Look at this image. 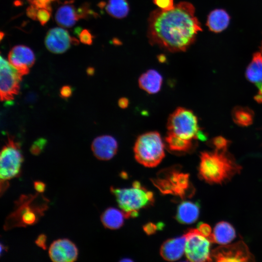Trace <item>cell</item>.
I'll return each instance as SVG.
<instances>
[{"mask_svg":"<svg viewBox=\"0 0 262 262\" xmlns=\"http://www.w3.org/2000/svg\"><path fill=\"white\" fill-rule=\"evenodd\" d=\"M235 237V230L232 226L227 222L221 221L214 227L209 240L212 243L225 245L232 241Z\"/></svg>","mask_w":262,"mask_h":262,"instance_id":"20","label":"cell"},{"mask_svg":"<svg viewBox=\"0 0 262 262\" xmlns=\"http://www.w3.org/2000/svg\"><path fill=\"white\" fill-rule=\"evenodd\" d=\"M163 77L154 69H149L143 73L138 79L140 88L150 94L158 92L162 87Z\"/></svg>","mask_w":262,"mask_h":262,"instance_id":"19","label":"cell"},{"mask_svg":"<svg viewBox=\"0 0 262 262\" xmlns=\"http://www.w3.org/2000/svg\"><path fill=\"white\" fill-rule=\"evenodd\" d=\"M125 218L126 217L123 211L114 207L106 209L100 216L103 226L111 229H116L121 227Z\"/></svg>","mask_w":262,"mask_h":262,"instance_id":"22","label":"cell"},{"mask_svg":"<svg viewBox=\"0 0 262 262\" xmlns=\"http://www.w3.org/2000/svg\"><path fill=\"white\" fill-rule=\"evenodd\" d=\"M185 235V254L189 261L202 262L213 261L210 251L211 242L197 229H189Z\"/></svg>","mask_w":262,"mask_h":262,"instance_id":"9","label":"cell"},{"mask_svg":"<svg viewBox=\"0 0 262 262\" xmlns=\"http://www.w3.org/2000/svg\"><path fill=\"white\" fill-rule=\"evenodd\" d=\"M110 190L126 218L135 217L139 210L151 205L154 201L152 192L142 186L138 181L133 182L132 187H111Z\"/></svg>","mask_w":262,"mask_h":262,"instance_id":"4","label":"cell"},{"mask_svg":"<svg viewBox=\"0 0 262 262\" xmlns=\"http://www.w3.org/2000/svg\"><path fill=\"white\" fill-rule=\"evenodd\" d=\"M0 62V99L3 101H11L19 92L22 75L2 56Z\"/></svg>","mask_w":262,"mask_h":262,"instance_id":"10","label":"cell"},{"mask_svg":"<svg viewBox=\"0 0 262 262\" xmlns=\"http://www.w3.org/2000/svg\"><path fill=\"white\" fill-rule=\"evenodd\" d=\"M20 145L13 138L8 136L0 156V177L1 182H7L19 175L23 162Z\"/></svg>","mask_w":262,"mask_h":262,"instance_id":"7","label":"cell"},{"mask_svg":"<svg viewBox=\"0 0 262 262\" xmlns=\"http://www.w3.org/2000/svg\"><path fill=\"white\" fill-rule=\"evenodd\" d=\"M261 52L262 54V45H261Z\"/></svg>","mask_w":262,"mask_h":262,"instance_id":"42","label":"cell"},{"mask_svg":"<svg viewBox=\"0 0 262 262\" xmlns=\"http://www.w3.org/2000/svg\"><path fill=\"white\" fill-rule=\"evenodd\" d=\"M93 12L86 5L76 8L72 2H66L57 9L55 19L61 26L70 28L75 24L79 19L85 18Z\"/></svg>","mask_w":262,"mask_h":262,"instance_id":"12","label":"cell"},{"mask_svg":"<svg viewBox=\"0 0 262 262\" xmlns=\"http://www.w3.org/2000/svg\"><path fill=\"white\" fill-rule=\"evenodd\" d=\"M129 100L126 98H121L118 101V105L122 109L126 108L129 105Z\"/></svg>","mask_w":262,"mask_h":262,"instance_id":"37","label":"cell"},{"mask_svg":"<svg viewBox=\"0 0 262 262\" xmlns=\"http://www.w3.org/2000/svg\"><path fill=\"white\" fill-rule=\"evenodd\" d=\"M33 186L37 192L41 193L45 190L46 185L43 181L37 180L33 182Z\"/></svg>","mask_w":262,"mask_h":262,"instance_id":"36","label":"cell"},{"mask_svg":"<svg viewBox=\"0 0 262 262\" xmlns=\"http://www.w3.org/2000/svg\"><path fill=\"white\" fill-rule=\"evenodd\" d=\"M49 255L54 262H72L77 260L78 249L70 240L59 239L51 243L49 249Z\"/></svg>","mask_w":262,"mask_h":262,"instance_id":"14","label":"cell"},{"mask_svg":"<svg viewBox=\"0 0 262 262\" xmlns=\"http://www.w3.org/2000/svg\"><path fill=\"white\" fill-rule=\"evenodd\" d=\"M8 58L11 65L22 76L29 73L35 60L33 50L24 45L14 46L9 51Z\"/></svg>","mask_w":262,"mask_h":262,"instance_id":"15","label":"cell"},{"mask_svg":"<svg viewBox=\"0 0 262 262\" xmlns=\"http://www.w3.org/2000/svg\"><path fill=\"white\" fill-rule=\"evenodd\" d=\"M38 196V194L21 196L16 202L15 210L6 219L4 229L27 227L36 223L48 208V200L44 198L39 202Z\"/></svg>","mask_w":262,"mask_h":262,"instance_id":"3","label":"cell"},{"mask_svg":"<svg viewBox=\"0 0 262 262\" xmlns=\"http://www.w3.org/2000/svg\"><path fill=\"white\" fill-rule=\"evenodd\" d=\"M241 170V166L226 150L201 153L199 176L207 183L222 184L239 173Z\"/></svg>","mask_w":262,"mask_h":262,"instance_id":"2","label":"cell"},{"mask_svg":"<svg viewBox=\"0 0 262 262\" xmlns=\"http://www.w3.org/2000/svg\"><path fill=\"white\" fill-rule=\"evenodd\" d=\"M35 243L38 247L46 250L47 249V236L44 234L39 235L35 241Z\"/></svg>","mask_w":262,"mask_h":262,"instance_id":"34","label":"cell"},{"mask_svg":"<svg viewBox=\"0 0 262 262\" xmlns=\"http://www.w3.org/2000/svg\"><path fill=\"white\" fill-rule=\"evenodd\" d=\"M196 138L198 139L201 141H205L207 137L205 134L201 131L199 130L196 135Z\"/></svg>","mask_w":262,"mask_h":262,"instance_id":"38","label":"cell"},{"mask_svg":"<svg viewBox=\"0 0 262 262\" xmlns=\"http://www.w3.org/2000/svg\"><path fill=\"white\" fill-rule=\"evenodd\" d=\"M199 214V205L197 202L184 201L178 207L176 219L181 224H190L197 219Z\"/></svg>","mask_w":262,"mask_h":262,"instance_id":"18","label":"cell"},{"mask_svg":"<svg viewBox=\"0 0 262 262\" xmlns=\"http://www.w3.org/2000/svg\"><path fill=\"white\" fill-rule=\"evenodd\" d=\"M201 31L195 7L188 2H180L169 10H154L148 19L150 43L172 52L186 50Z\"/></svg>","mask_w":262,"mask_h":262,"instance_id":"1","label":"cell"},{"mask_svg":"<svg viewBox=\"0 0 262 262\" xmlns=\"http://www.w3.org/2000/svg\"><path fill=\"white\" fill-rule=\"evenodd\" d=\"M246 76L248 81L253 83L262 82V54L261 52L253 54L252 61L246 68Z\"/></svg>","mask_w":262,"mask_h":262,"instance_id":"24","label":"cell"},{"mask_svg":"<svg viewBox=\"0 0 262 262\" xmlns=\"http://www.w3.org/2000/svg\"><path fill=\"white\" fill-rule=\"evenodd\" d=\"M185 234L166 240L160 248L161 256L168 261H175L180 259L185 252Z\"/></svg>","mask_w":262,"mask_h":262,"instance_id":"17","label":"cell"},{"mask_svg":"<svg viewBox=\"0 0 262 262\" xmlns=\"http://www.w3.org/2000/svg\"><path fill=\"white\" fill-rule=\"evenodd\" d=\"M154 3L159 9L162 10H169L174 7L173 0H153Z\"/></svg>","mask_w":262,"mask_h":262,"instance_id":"30","label":"cell"},{"mask_svg":"<svg viewBox=\"0 0 262 262\" xmlns=\"http://www.w3.org/2000/svg\"><path fill=\"white\" fill-rule=\"evenodd\" d=\"M60 93L62 98H67L72 95V89L70 86H64L60 89Z\"/></svg>","mask_w":262,"mask_h":262,"instance_id":"35","label":"cell"},{"mask_svg":"<svg viewBox=\"0 0 262 262\" xmlns=\"http://www.w3.org/2000/svg\"><path fill=\"white\" fill-rule=\"evenodd\" d=\"M229 21V16L225 10L216 9L212 11L208 15L206 25L211 31L217 33L226 29Z\"/></svg>","mask_w":262,"mask_h":262,"instance_id":"21","label":"cell"},{"mask_svg":"<svg viewBox=\"0 0 262 262\" xmlns=\"http://www.w3.org/2000/svg\"><path fill=\"white\" fill-rule=\"evenodd\" d=\"M197 229L202 235L209 240L212 233L211 228L208 224L200 223L197 225Z\"/></svg>","mask_w":262,"mask_h":262,"instance_id":"33","label":"cell"},{"mask_svg":"<svg viewBox=\"0 0 262 262\" xmlns=\"http://www.w3.org/2000/svg\"><path fill=\"white\" fill-rule=\"evenodd\" d=\"M255 100L258 103H262V95L258 94L255 96Z\"/></svg>","mask_w":262,"mask_h":262,"instance_id":"40","label":"cell"},{"mask_svg":"<svg viewBox=\"0 0 262 262\" xmlns=\"http://www.w3.org/2000/svg\"><path fill=\"white\" fill-rule=\"evenodd\" d=\"M211 257L216 262H249L254 257L247 245L242 241L219 246L212 250Z\"/></svg>","mask_w":262,"mask_h":262,"instance_id":"11","label":"cell"},{"mask_svg":"<svg viewBox=\"0 0 262 262\" xmlns=\"http://www.w3.org/2000/svg\"><path fill=\"white\" fill-rule=\"evenodd\" d=\"M47 143L46 140L44 138H39L36 140L32 145L30 151L34 155H39L44 149Z\"/></svg>","mask_w":262,"mask_h":262,"instance_id":"28","label":"cell"},{"mask_svg":"<svg viewBox=\"0 0 262 262\" xmlns=\"http://www.w3.org/2000/svg\"><path fill=\"white\" fill-rule=\"evenodd\" d=\"M213 143L216 150H226L229 141L222 136H217L213 138Z\"/></svg>","mask_w":262,"mask_h":262,"instance_id":"29","label":"cell"},{"mask_svg":"<svg viewBox=\"0 0 262 262\" xmlns=\"http://www.w3.org/2000/svg\"><path fill=\"white\" fill-rule=\"evenodd\" d=\"M80 41L85 45H91L93 42V36L89 30H82L79 35Z\"/></svg>","mask_w":262,"mask_h":262,"instance_id":"31","label":"cell"},{"mask_svg":"<svg viewBox=\"0 0 262 262\" xmlns=\"http://www.w3.org/2000/svg\"><path fill=\"white\" fill-rule=\"evenodd\" d=\"M164 147L158 132H147L139 135L135 141L133 147L135 158L145 166L155 167L164 157Z\"/></svg>","mask_w":262,"mask_h":262,"instance_id":"5","label":"cell"},{"mask_svg":"<svg viewBox=\"0 0 262 262\" xmlns=\"http://www.w3.org/2000/svg\"><path fill=\"white\" fill-rule=\"evenodd\" d=\"M105 8L108 14L116 18L126 17L130 10L127 0H108Z\"/></svg>","mask_w":262,"mask_h":262,"instance_id":"25","label":"cell"},{"mask_svg":"<svg viewBox=\"0 0 262 262\" xmlns=\"http://www.w3.org/2000/svg\"><path fill=\"white\" fill-rule=\"evenodd\" d=\"M167 129L168 133L190 140L196 139L199 130L196 115L191 110L182 107H178L170 115Z\"/></svg>","mask_w":262,"mask_h":262,"instance_id":"8","label":"cell"},{"mask_svg":"<svg viewBox=\"0 0 262 262\" xmlns=\"http://www.w3.org/2000/svg\"><path fill=\"white\" fill-rule=\"evenodd\" d=\"M91 149L98 159L107 161L112 159L116 153L118 144L116 139L109 135H103L94 139Z\"/></svg>","mask_w":262,"mask_h":262,"instance_id":"16","label":"cell"},{"mask_svg":"<svg viewBox=\"0 0 262 262\" xmlns=\"http://www.w3.org/2000/svg\"><path fill=\"white\" fill-rule=\"evenodd\" d=\"M256 85L259 89V94L262 95V82L256 83Z\"/></svg>","mask_w":262,"mask_h":262,"instance_id":"39","label":"cell"},{"mask_svg":"<svg viewBox=\"0 0 262 262\" xmlns=\"http://www.w3.org/2000/svg\"><path fill=\"white\" fill-rule=\"evenodd\" d=\"M126 261H131V260H130V259H126V260L123 259V260H122L121 261L125 262Z\"/></svg>","mask_w":262,"mask_h":262,"instance_id":"41","label":"cell"},{"mask_svg":"<svg viewBox=\"0 0 262 262\" xmlns=\"http://www.w3.org/2000/svg\"><path fill=\"white\" fill-rule=\"evenodd\" d=\"M151 181L163 194H171L183 199L194 193L189 174L181 172L179 167L161 170Z\"/></svg>","mask_w":262,"mask_h":262,"instance_id":"6","label":"cell"},{"mask_svg":"<svg viewBox=\"0 0 262 262\" xmlns=\"http://www.w3.org/2000/svg\"><path fill=\"white\" fill-rule=\"evenodd\" d=\"M163 227V224L162 223L156 225L152 223H148L144 226L143 229L147 235H151L154 234L157 229H160Z\"/></svg>","mask_w":262,"mask_h":262,"instance_id":"32","label":"cell"},{"mask_svg":"<svg viewBox=\"0 0 262 262\" xmlns=\"http://www.w3.org/2000/svg\"><path fill=\"white\" fill-rule=\"evenodd\" d=\"M78 40L70 36L68 32L60 27L50 29L45 39L47 49L54 53L66 52L72 44H77Z\"/></svg>","mask_w":262,"mask_h":262,"instance_id":"13","label":"cell"},{"mask_svg":"<svg viewBox=\"0 0 262 262\" xmlns=\"http://www.w3.org/2000/svg\"><path fill=\"white\" fill-rule=\"evenodd\" d=\"M232 116L234 121L241 126H248L253 122L252 111L246 108H235L233 111Z\"/></svg>","mask_w":262,"mask_h":262,"instance_id":"26","label":"cell"},{"mask_svg":"<svg viewBox=\"0 0 262 262\" xmlns=\"http://www.w3.org/2000/svg\"><path fill=\"white\" fill-rule=\"evenodd\" d=\"M50 16V8L37 7L35 20L39 21L42 25H44L49 21Z\"/></svg>","mask_w":262,"mask_h":262,"instance_id":"27","label":"cell"},{"mask_svg":"<svg viewBox=\"0 0 262 262\" xmlns=\"http://www.w3.org/2000/svg\"><path fill=\"white\" fill-rule=\"evenodd\" d=\"M165 146L170 151L176 153H185L192 149V140L187 139L174 134L168 133L164 139Z\"/></svg>","mask_w":262,"mask_h":262,"instance_id":"23","label":"cell"}]
</instances>
